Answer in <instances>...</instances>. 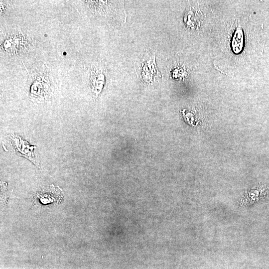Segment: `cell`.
<instances>
[{"instance_id": "5", "label": "cell", "mask_w": 269, "mask_h": 269, "mask_svg": "<svg viewBox=\"0 0 269 269\" xmlns=\"http://www.w3.org/2000/svg\"><path fill=\"white\" fill-rule=\"evenodd\" d=\"M148 66L146 63H144L141 72V77L144 80H151L154 77H157V71L155 68L154 57L152 59L148 61Z\"/></svg>"}, {"instance_id": "3", "label": "cell", "mask_w": 269, "mask_h": 269, "mask_svg": "<svg viewBox=\"0 0 269 269\" xmlns=\"http://www.w3.org/2000/svg\"><path fill=\"white\" fill-rule=\"evenodd\" d=\"M105 77L103 69L99 67H94L91 71L89 75V86L94 96L97 97L102 90Z\"/></svg>"}, {"instance_id": "1", "label": "cell", "mask_w": 269, "mask_h": 269, "mask_svg": "<svg viewBox=\"0 0 269 269\" xmlns=\"http://www.w3.org/2000/svg\"><path fill=\"white\" fill-rule=\"evenodd\" d=\"M34 199L42 205L58 203L63 199V191L58 186L51 185L47 189L37 192Z\"/></svg>"}, {"instance_id": "2", "label": "cell", "mask_w": 269, "mask_h": 269, "mask_svg": "<svg viewBox=\"0 0 269 269\" xmlns=\"http://www.w3.org/2000/svg\"><path fill=\"white\" fill-rule=\"evenodd\" d=\"M12 142L14 149L21 155L25 157L35 165H37L33 153L34 146L30 145L26 141L23 140L18 135H13Z\"/></svg>"}, {"instance_id": "4", "label": "cell", "mask_w": 269, "mask_h": 269, "mask_svg": "<svg viewBox=\"0 0 269 269\" xmlns=\"http://www.w3.org/2000/svg\"><path fill=\"white\" fill-rule=\"evenodd\" d=\"M49 83L44 82L41 79H37L30 87V96L35 98L45 99L49 93Z\"/></svg>"}]
</instances>
